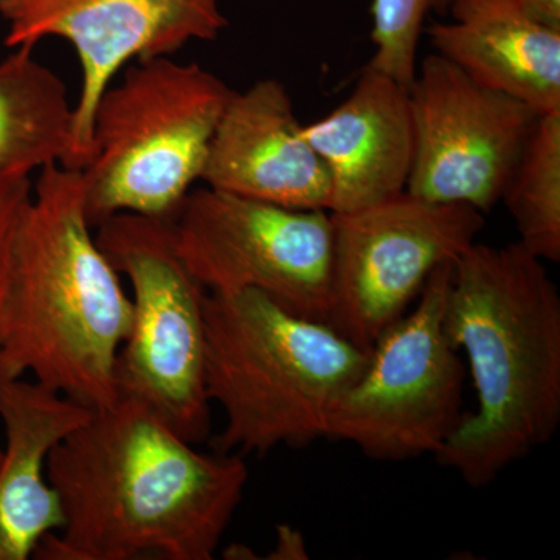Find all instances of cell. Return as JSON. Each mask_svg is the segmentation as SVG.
<instances>
[{
    "label": "cell",
    "mask_w": 560,
    "mask_h": 560,
    "mask_svg": "<svg viewBox=\"0 0 560 560\" xmlns=\"http://www.w3.org/2000/svg\"><path fill=\"white\" fill-rule=\"evenodd\" d=\"M205 324L206 390L224 415L210 445L220 453L267 455L323 440L331 407L370 357L257 291H208Z\"/></svg>",
    "instance_id": "277c9868"
},
{
    "label": "cell",
    "mask_w": 560,
    "mask_h": 560,
    "mask_svg": "<svg viewBox=\"0 0 560 560\" xmlns=\"http://www.w3.org/2000/svg\"><path fill=\"white\" fill-rule=\"evenodd\" d=\"M73 105L54 70L21 47L0 61V180L69 167Z\"/></svg>",
    "instance_id": "2e32d148"
},
{
    "label": "cell",
    "mask_w": 560,
    "mask_h": 560,
    "mask_svg": "<svg viewBox=\"0 0 560 560\" xmlns=\"http://www.w3.org/2000/svg\"><path fill=\"white\" fill-rule=\"evenodd\" d=\"M0 14L9 24V49L61 38L79 57L68 167L73 171L90 160L95 106L125 66L173 57L194 40L219 39L228 27L219 0H0Z\"/></svg>",
    "instance_id": "8fae6325"
},
{
    "label": "cell",
    "mask_w": 560,
    "mask_h": 560,
    "mask_svg": "<svg viewBox=\"0 0 560 560\" xmlns=\"http://www.w3.org/2000/svg\"><path fill=\"white\" fill-rule=\"evenodd\" d=\"M80 171L40 168L11 235L0 340L3 382L33 381L91 410L119 397L132 302L92 235Z\"/></svg>",
    "instance_id": "7a4b0ae2"
},
{
    "label": "cell",
    "mask_w": 560,
    "mask_h": 560,
    "mask_svg": "<svg viewBox=\"0 0 560 560\" xmlns=\"http://www.w3.org/2000/svg\"><path fill=\"white\" fill-rule=\"evenodd\" d=\"M330 179L329 212L371 208L405 194L415 156L410 91L366 66L352 94L302 125Z\"/></svg>",
    "instance_id": "4fadbf2b"
},
{
    "label": "cell",
    "mask_w": 560,
    "mask_h": 560,
    "mask_svg": "<svg viewBox=\"0 0 560 560\" xmlns=\"http://www.w3.org/2000/svg\"><path fill=\"white\" fill-rule=\"evenodd\" d=\"M521 245L541 261L560 260V110L537 117L503 198Z\"/></svg>",
    "instance_id": "e0dca14e"
},
{
    "label": "cell",
    "mask_w": 560,
    "mask_h": 560,
    "mask_svg": "<svg viewBox=\"0 0 560 560\" xmlns=\"http://www.w3.org/2000/svg\"><path fill=\"white\" fill-rule=\"evenodd\" d=\"M47 477L62 526L40 560H212L241 506L248 466L198 452L150 407L119 396L55 445Z\"/></svg>",
    "instance_id": "6da1fadb"
},
{
    "label": "cell",
    "mask_w": 560,
    "mask_h": 560,
    "mask_svg": "<svg viewBox=\"0 0 560 560\" xmlns=\"http://www.w3.org/2000/svg\"><path fill=\"white\" fill-rule=\"evenodd\" d=\"M0 459H2V447H0Z\"/></svg>",
    "instance_id": "7402d4cb"
},
{
    "label": "cell",
    "mask_w": 560,
    "mask_h": 560,
    "mask_svg": "<svg viewBox=\"0 0 560 560\" xmlns=\"http://www.w3.org/2000/svg\"><path fill=\"white\" fill-rule=\"evenodd\" d=\"M408 91L415 156L407 194L486 215L503 198L540 114L438 54L423 58Z\"/></svg>",
    "instance_id": "30bf717a"
},
{
    "label": "cell",
    "mask_w": 560,
    "mask_h": 560,
    "mask_svg": "<svg viewBox=\"0 0 560 560\" xmlns=\"http://www.w3.org/2000/svg\"><path fill=\"white\" fill-rule=\"evenodd\" d=\"M451 0H374L371 39L375 51L368 66L396 80L412 84L418 70V50L430 11L448 9Z\"/></svg>",
    "instance_id": "ac0fdd59"
},
{
    "label": "cell",
    "mask_w": 560,
    "mask_h": 560,
    "mask_svg": "<svg viewBox=\"0 0 560 560\" xmlns=\"http://www.w3.org/2000/svg\"><path fill=\"white\" fill-rule=\"evenodd\" d=\"M201 180L209 189L280 208L329 209L326 165L305 138L289 91L275 79L234 92Z\"/></svg>",
    "instance_id": "7c38bea8"
},
{
    "label": "cell",
    "mask_w": 560,
    "mask_h": 560,
    "mask_svg": "<svg viewBox=\"0 0 560 560\" xmlns=\"http://www.w3.org/2000/svg\"><path fill=\"white\" fill-rule=\"evenodd\" d=\"M512 2L530 20L560 31V0H512Z\"/></svg>",
    "instance_id": "ffe728a7"
},
{
    "label": "cell",
    "mask_w": 560,
    "mask_h": 560,
    "mask_svg": "<svg viewBox=\"0 0 560 560\" xmlns=\"http://www.w3.org/2000/svg\"><path fill=\"white\" fill-rule=\"evenodd\" d=\"M91 408L35 381L0 383L5 447L0 459V560H27L62 526L60 497L47 477L58 442L92 415Z\"/></svg>",
    "instance_id": "5bb4252c"
},
{
    "label": "cell",
    "mask_w": 560,
    "mask_h": 560,
    "mask_svg": "<svg viewBox=\"0 0 560 560\" xmlns=\"http://www.w3.org/2000/svg\"><path fill=\"white\" fill-rule=\"evenodd\" d=\"M32 190L31 175H25V173L0 180V318H2L11 235H13L22 208L31 198ZM0 353H2V340H0ZM2 382V364H0V383Z\"/></svg>",
    "instance_id": "d6986e66"
},
{
    "label": "cell",
    "mask_w": 560,
    "mask_h": 560,
    "mask_svg": "<svg viewBox=\"0 0 560 560\" xmlns=\"http://www.w3.org/2000/svg\"><path fill=\"white\" fill-rule=\"evenodd\" d=\"M448 10L453 22L423 31L434 54L537 114L560 110V31L530 20L512 0H451Z\"/></svg>",
    "instance_id": "9a60e30c"
},
{
    "label": "cell",
    "mask_w": 560,
    "mask_h": 560,
    "mask_svg": "<svg viewBox=\"0 0 560 560\" xmlns=\"http://www.w3.org/2000/svg\"><path fill=\"white\" fill-rule=\"evenodd\" d=\"M453 264L434 270L416 307L374 342L366 368L331 407L326 440L371 459L408 460L436 456L458 429L466 370L444 326Z\"/></svg>",
    "instance_id": "52a82bcc"
},
{
    "label": "cell",
    "mask_w": 560,
    "mask_h": 560,
    "mask_svg": "<svg viewBox=\"0 0 560 560\" xmlns=\"http://www.w3.org/2000/svg\"><path fill=\"white\" fill-rule=\"evenodd\" d=\"M95 228V241L132 291V326L117 357L119 396L142 401L183 440L200 444L212 405L205 371L208 290L184 264L172 220L117 213Z\"/></svg>",
    "instance_id": "8992f818"
},
{
    "label": "cell",
    "mask_w": 560,
    "mask_h": 560,
    "mask_svg": "<svg viewBox=\"0 0 560 560\" xmlns=\"http://www.w3.org/2000/svg\"><path fill=\"white\" fill-rule=\"evenodd\" d=\"M275 555H279L280 559H296L294 555H301V558H307L305 556L304 541L298 536L294 530L289 528H280L279 530V547Z\"/></svg>",
    "instance_id": "44dd1931"
},
{
    "label": "cell",
    "mask_w": 560,
    "mask_h": 560,
    "mask_svg": "<svg viewBox=\"0 0 560 560\" xmlns=\"http://www.w3.org/2000/svg\"><path fill=\"white\" fill-rule=\"evenodd\" d=\"M330 215L327 324L364 352L408 312L433 271L458 260L485 228V213L471 206L420 200L407 191Z\"/></svg>",
    "instance_id": "9c48e42d"
},
{
    "label": "cell",
    "mask_w": 560,
    "mask_h": 560,
    "mask_svg": "<svg viewBox=\"0 0 560 560\" xmlns=\"http://www.w3.org/2000/svg\"><path fill=\"white\" fill-rule=\"evenodd\" d=\"M180 257L209 293L257 291L327 324L334 224L329 210L280 208L191 190L172 219Z\"/></svg>",
    "instance_id": "ba28073f"
},
{
    "label": "cell",
    "mask_w": 560,
    "mask_h": 560,
    "mask_svg": "<svg viewBox=\"0 0 560 560\" xmlns=\"http://www.w3.org/2000/svg\"><path fill=\"white\" fill-rule=\"evenodd\" d=\"M444 326L469 360L477 410L434 458L485 488L559 429V290L521 243L477 242L453 264Z\"/></svg>",
    "instance_id": "3957f363"
},
{
    "label": "cell",
    "mask_w": 560,
    "mask_h": 560,
    "mask_svg": "<svg viewBox=\"0 0 560 560\" xmlns=\"http://www.w3.org/2000/svg\"><path fill=\"white\" fill-rule=\"evenodd\" d=\"M232 91L197 62H132L103 92L81 168L92 226L117 213L172 220L201 180Z\"/></svg>",
    "instance_id": "5b68a950"
}]
</instances>
